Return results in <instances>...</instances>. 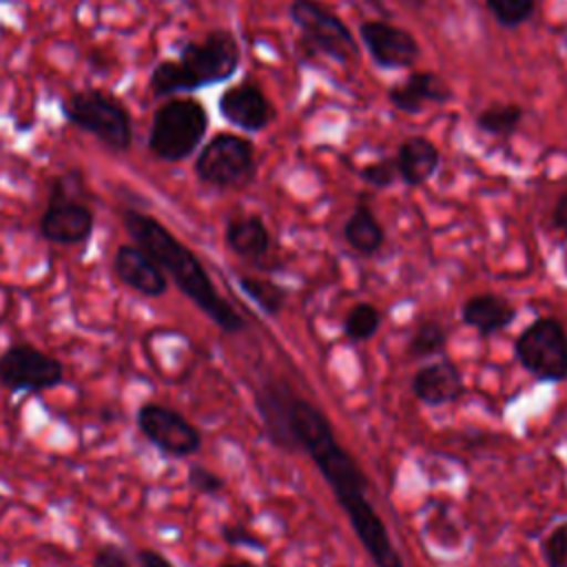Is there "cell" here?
Instances as JSON below:
<instances>
[{"label": "cell", "instance_id": "obj_6", "mask_svg": "<svg viewBox=\"0 0 567 567\" xmlns=\"http://www.w3.org/2000/svg\"><path fill=\"white\" fill-rule=\"evenodd\" d=\"M84 179L78 171L55 175L51 179L49 199L40 215V235L58 246H78L91 239L95 228V213L82 199Z\"/></svg>", "mask_w": 567, "mask_h": 567}, {"label": "cell", "instance_id": "obj_9", "mask_svg": "<svg viewBox=\"0 0 567 567\" xmlns=\"http://www.w3.org/2000/svg\"><path fill=\"white\" fill-rule=\"evenodd\" d=\"M523 370L538 381L567 379V330L554 317L534 319L514 341Z\"/></svg>", "mask_w": 567, "mask_h": 567}, {"label": "cell", "instance_id": "obj_28", "mask_svg": "<svg viewBox=\"0 0 567 567\" xmlns=\"http://www.w3.org/2000/svg\"><path fill=\"white\" fill-rule=\"evenodd\" d=\"M186 483L190 489H195L197 494H204V496H217L226 487V481L217 472H213L204 465H190L186 472Z\"/></svg>", "mask_w": 567, "mask_h": 567}, {"label": "cell", "instance_id": "obj_19", "mask_svg": "<svg viewBox=\"0 0 567 567\" xmlns=\"http://www.w3.org/2000/svg\"><path fill=\"white\" fill-rule=\"evenodd\" d=\"M461 319L481 337H489L507 328L516 319V310L507 299L494 292H483L463 301Z\"/></svg>", "mask_w": 567, "mask_h": 567}, {"label": "cell", "instance_id": "obj_33", "mask_svg": "<svg viewBox=\"0 0 567 567\" xmlns=\"http://www.w3.org/2000/svg\"><path fill=\"white\" fill-rule=\"evenodd\" d=\"M217 567H257V565L246 558H228V560H221Z\"/></svg>", "mask_w": 567, "mask_h": 567}, {"label": "cell", "instance_id": "obj_13", "mask_svg": "<svg viewBox=\"0 0 567 567\" xmlns=\"http://www.w3.org/2000/svg\"><path fill=\"white\" fill-rule=\"evenodd\" d=\"M217 109L230 126H237L246 133H259L268 128L275 120V106L270 97L252 80H244L228 86L219 95Z\"/></svg>", "mask_w": 567, "mask_h": 567}, {"label": "cell", "instance_id": "obj_26", "mask_svg": "<svg viewBox=\"0 0 567 567\" xmlns=\"http://www.w3.org/2000/svg\"><path fill=\"white\" fill-rule=\"evenodd\" d=\"M359 177L372 188H390L399 182L394 157H381L359 168Z\"/></svg>", "mask_w": 567, "mask_h": 567}, {"label": "cell", "instance_id": "obj_18", "mask_svg": "<svg viewBox=\"0 0 567 567\" xmlns=\"http://www.w3.org/2000/svg\"><path fill=\"white\" fill-rule=\"evenodd\" d=\"M394 164L399 179L405 186H423L436 175L441 166V151L430 137L410 135L399 144L394 153Z\"/></svg>", "mask_w": 567, "mask_h": 567}, {"label": "cell", "instance_id": "obj_32", "mask_svg": "<svg viewBox=\"0 0 567 567\" xmlns=\"http://www.w3.org/2000/svg\"><path fill=\"white\" fill-rule=\"evenodd\" d=\"M551 224H554V228L567 233V193H563L556 199V204L551 208Z\"/></svg>", "mask_w": 567, "mask_h": 567}, {"label": "cell", "instance_id": "obj_21", "mask_svg": "<svg viewBox=\"0 0 567 567\" xmlns=\"http://www.w3.org/2000/svg\"><path fill=\"white\" fill-rule=\"evenodd\" d=\"M523 120H525V109L520 104L494 102V104H487L483 111H478L474 124L481 133L489 137L509 140L514 133H518Z\"/></svg>", "mask_w": 567, "mask_h": 567}, {"label": "cell", "instance_id": "obj_17", "mask_svg": "<svg viewBox=\"0 0 567 567\" xmlns=\"http://www.w3.org/2000/svg\"><path fill=\"white\" fill-rule=\"evenodd\" d=\"M410 388L421 403L432 408L454 403L465 392L461 370L447 359L419 368L410 381Z\"/></svg>", "mask_w": 567, "mask_h": 567}, {"label": "cell", "instance_id": "obj_29", "mask_svg": "<svg viewBox=\"0 0 567 567\" xmlns=\"http://www.w3.org/2000/svg\"><path fill=\"white\" fill-rule=\"evenodd\" d=\"M91 567H137L128 551L117 543H104L95 549L91 558Z\"/></svg>", "mask_w": 567, "mask_h": 567}, {"label": "cell", "instance_id": "obj_12", "mask_svg": "<svg viewBox=\"0 0 567 567\" xmlns=\"http://www.w3.org/2000/svg\"><path fill=\"white\" fill-rule=\"evenodd\" d=\"M359 38L372 62L383 71L410 69L421 58L416 35L385 20H363L359 24Z\"/></svg>", "mask_w": 567, "mask_h": 567}, {"label": "cell", "instance_id": "obj_1", "mask_svg": "<svg viewBox=\"0 0 567 567\" xmlns=\"http://www.w3.org/2000/svg\"><path fill=\"white\" fill-rule=\"evenodd\" d=\"M255 408L272 445L288 454L306 452L317 465L374 567H403V558L368 496V476L339 443L330 419L277 379L264 381L255 390Z\"/></svg>", "mask_w": 567, "mask_h": 567}, {"label": "cell", "instance_id": "obj_22", "mask_svg": "<svg viewBox=\"0 0 567 567\" xmlns=\"http://www.w3.org/2000/svg\"><path fill=\"white\" fill-rule=\"evenodd\" d=\"M237 284L241 288V292L266 315V317H277L281 315L286 301H288V292L284 286L275 284L268 277H259V275H239Z\"/></svg>", "mask_w": 567, "mask_h": 567}, {"label": "cell", "instance_id": "obj_15", "mask_svg": "<svg viewBox=\"0 0 567 567\" xmlns=\"http://www.w3.org/2000/svg\"><path fill=\"white\" fill-rule=\"evenodd\" d=\"M454 97L452 89L434 71H412L405 80L388 89V102L394 111L416 115L430 104H445Z\"/></svg>", "mask_w": 567, "mask_h": 567}, {"label": "cell", "instance_id": "obj_7", "mask_svg": "<svg viewBox=\"0 0 567 567\" xmlns=\"http://www.w3.org/2000/svg\"><path fill=\"white\" fill-rule=\"evenodd\" d=\"M288 16L310 55L317 53L337 64H350L357 60V38L339 13L321 0H292L288 4Z\"/></svg>", "mask_w": 567, "mask_h": 567}, {"label": "cell", "instance_id": "obj_23", "mask_svg": "<svg viewBox=\"0 0 567 567\" xmlns=\"http://www.w3.org/2000/svg\"><path fill=\"white\" fill-rule=\"evenodd\" d=\"M445 343H447L445 326L436 319H421L414 326L412 337L408 339V354L412 359H427L443 352Z\"/></svg>", "mask_w": 567, "mask_h": 567}, {"label": "cell", "instance_id": "obj_11", "mask_svg": "<svg viewBox=\"0 0 567 567\" xmlns=\"http://www.w3.org/2000/svg\"><path fill=\"white\" fill-rule=\"evenodd\" d=\"M140 434L171 458H188L202 450V432L179 410L148 401L135 412Z\"/></svg>", "mask_w": 567, "mask_h": 567}, {"label": "cell", "instance_id": "obj_3", "mask_svg": "<svg viewBox=\"0 0 567 567\" xmlns=\"http://www.w3.org/2000/svg\"><path fill=\"white\" fill-rule=\"evenodd\" d=\"M241 62V49L233 31L213 29L202 40H186L177 60H162L148 75V89L155 97H173L177 93L230 80Z\"/></svg>", "mask_w": 567, "mask_h": 567}, {"label": "cell", "instance_id": "obj_20", "mask_svg": "<svg viewBox=\"0 0 567 567\" xmlns=\"http://www.w3.org/2000/svg\"><path fill=\"white\" fill-rule=\"evenodd\" d=\"M341 235L346 244L361 257H374L385 244V228L365 197H359L357 206L343 221Z\"/></svg>", "mask_w": 567, "mask_h": 567}, {"label": "cell", "instance_id": "obj_30", "mask_svg": "<svg viewBox=\"0 0 567 567\" xmlns=\"http://www.w3.org/2000/svg\"><path fill=\"white\" fill-rule=\"evenodd\" d=\"M221 540L233 545V547H246V549H255V551H264L266 545L264 540L252 534L248 527L239 525V523H226L221 527Z\"/></svg>", "mask_w": 567, "mask_h": 567}, {"label": "cell", "instance_id": "obj_4", "mask_svg": "<svg viewBox=\"0 0 567 567\" xmlns=\"http://www.w3.org/2000/svg\"><path fill=\"white\" fill-rule=\"evenodd\" d=\"M60 111L69 124L93 135L113 153H124L133 144V117L128 109L102 89L71 91Z\"/></svg>", "mask_w": 567, "mask_h": 567}, {"label": "cell", "instance_id": "obj_35", "mask_svg": "<svg viewBox=\"0 0 567 567\" xmlns=\"http://www.w3.org/2000/svg\"><path fill=\"white\" fill-rule=\"evenodd\" d=\"M0 498H2V496H0Z\"/></svg>", "mask_w": 567, "mask_h": 567}, {"label": "cell", "instance_id": "obj_27", "mask_svg": "<svg viewBox=\"0 0 567 567\" xmlns=\"http://www.w3.org/2000/svg\"><path fill=\"white\" fill-rule=\"evenodd\" d=\"M540 554L547 567H567V523L556 525L543 538Z\"/></svg>", "mask_w": 567, "mask_h": 567}, {"label": "cell", "instance_id": "obj_14", "mask_svg": "<svg viewBox=\"0 0 567 567\" xmlns=\"http://www.w3.org/2000/svg\"><path fill=\"white\" fill-rule=\"evenodd\" d=\"M113 272L120 284L146 299H159L168 290L166 272L144 248L133 241L115 248Z\"/></svg>", "mask_w": 567, "mask_h": 567}, {"label": "cell", "instance_id": "obj_10", "mask_svg": "<svg viewBox=\"0 0 567 567\" xmlns=\"http://www.w3.org/2000/svg\"><path fill=\"white\" fill-rule=\"evenodd\" d=\"M62 383V361L29 341H16L0 354V385L9 392L40 394Z\"/></svg>", "mask_w": 567, "mask_h": 567}, {"label": "cell", "instance_id": "obj_8", "mask_svg": "<svg viewBox=\"0 0 567 567\" xmlns=\"http://www.w3.org/2000/svg\"><path fill=\"white\" fill-rule=\"evenodd\" d=\"M197 179L219 190H239L255 182V144L237 133H217L199 151L195 166Z\"/></svg>", "mask_w": 567, "mask_h": 567}, {"label": "cell", "instance_id": "obj_34", "mask_svg": "<svg viewBox=\"0 0 567 567\" xmlns=\"http://www.w3.org/2000/svg\"><path fill=\"white\" fill-rule=\"evenodd\" d=\"M408 2H412V4H416V7H423L427 0H408Z\"/></svg>", "mask_w": 567, "mask_h": 567}, {"label": "cell", "instance_id": "obj_2", "mask_svg": "<svg viewBox=\"0 0 567 567\" xmlns=\"http://www.w3.org/2000/svg\"><path fill=\"white\" fill-rule=\"evenodd\" d=\"M122 226L133 244L144 248L166 272L168 281H173L177 290L221 332L239 334L246 330V319L221 297L202 259L157 217L137 208H124Z\"/></svg>", "mask_w": 567, "mask_h": 567}, {"label": "cell", "instance_id": "obj_25", "mask_svg": "<svg viewBox=\"0 0 567 567\" xmlns=\"http://www.w3.org/2000/svg\"><path fill=\"white\" fill-rule=\"evenodd\" d=\"M489 16L505 29H518L536 11V0H483Z\"/></svg>", "mask_w": 567, "mask_h": 567}, {"label": "cell", "instance_id": "obj_16", "mask_svg": "<svg viewBox=\"0 0 567 567\" xmlns=\"http://www.w3.org/2000/svg\"><path fill=\"white\" fill-rule=\"evenodd\" d=\"M224 241L233 255L255 266H264L272 252V235L257 213L233 215L226 221Z\"/></svg>", "mask_w": 567, "mask_h": 567}, {"label": "cell", "instance_id": "obj_5", "mask_svg": "<svg viewBox=\"0 0 567 567\" xmlns=\"http://www.w3.org/2000/svg\"><path fill=\"white\" fill-rule=\"evenodd\" d=\"M206 131V106L195 97L173 95L153 113L148 128V148L162 162H184L204 142Z\"/></svg>", "mask_w": 567, "mask_h": 567}, {"label": "cell", "instance_id": "obj_24", "mask_svg": "<svg viewBox=\"0 0 567 567\" xmlns=\"http://www.w3.org/2000/svg\"><path fill=\"white\" fill-rule=\"evenodd\" d=\"M381 321H383V315L374 303H370V301L354 303L343 319V334L352 343L368 341L379 332Z\"/></svg>", "mask_w": 567, "mask_h": 567}, {"label": "cell", "instance_id": "obj_31", "mask_svg": "<svg viewBox=\"0 0 567 567\" xmlns=\"http://www.w3.org/2000/svg\"><path fill=\"white\" fill-rule=\"evenodd\" d=\"M135 563H137V567H175L162 551L151 549V547L140 549Z\"/></svg>", "mask_w": 567, "mask_h": 567}]
</instances>
